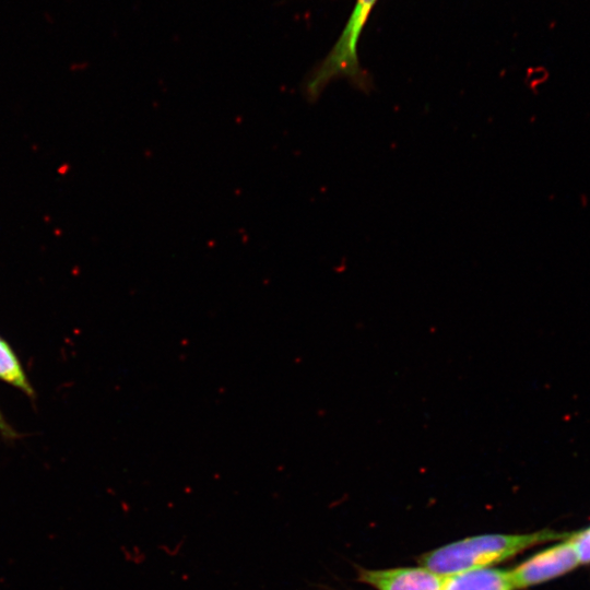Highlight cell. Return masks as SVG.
Wrapping results in <instances>:
<instances>
[{"mask_svg":"<svg viewBox=\"0 0 590 590\" xmlns=\"http://www.w3.org/2000/svg\"><path fill=\"white\" fill-rule=\"evenodd\" d=\"M573 533L544 529L529 533L477 534L426 552L420 556L418 563L441 576H448L492 567L534 545L564 540Z\"/></svg>","mask_w":590,"mask_h":590,"instance_id":"obj_1","label":"cell"},{"mask_svg":"<svg viewBox=\"0 0 590 590\" xmlns=\"http://www.w3.org/2000/svg\"><path fill=\"white\" fill-rule=\"evenodd\" d=\"M377 1H356L341 36L304 83V93L309 102H316L327 85L337 79H346L365 94L374 90L371 76L362 68L357 50L364 25Z\"/></svg>","mask_w":590,"mask_h":590,"instance_id":"obj_2","label":"cell"},{"mask_svg":"<svg viewBox=\"0 0 590 590\" xmlns=\"http://www.w3.org/2000/svg\"><path fill=\"white\" fill-rule=\"evenodd\" d=\"M573 534L511 568L516 590L546 582L578 567L580 563L574 546Z\"/></svg>","mask_w":590,"mask_h":590,"instance_id":"obj_3","label":"cell"},{"mask_svg":"<svg viewBox=\"0 0 590 590\" xmlns=\"http://www.w3.org/2000/svg\"><path fill=\"white\" fill-rule=\"evenodd\" d=\"M357 579L376 590H442L445 576L427 567L358 568Z\"/></svg>","mask_w":590,"mask_h":590,"instance_id":"obj_4","label":"cell"},{"mask_svg":"<svg viewBox=\"0 0 590 590\" xmlns=\"http://www.w3.org/2000/svg\"><path fill=\"white\" fill-rule=\"evenodd\" d=\"M442 590H516L510 569L485 567L445 576Z\"/></svg>","mask_w":590,"mask_h":590,"instance_id":"obj_5","label":"cell"},{"mask_svg":"<svg viewBox=\"0 0 590 590\" xmlns=\"http://www.w3.org/2000/svg\"><path fill=\"white\" fill-rule=\"evenodd\" d=\"M0 379L33 396V388L11 346L0 337Z\"/></svg>","mask_w":590,"mask_h":590,"instance_id":"obj_6","label":"cell"},{"mask_svg":"<svg viewBox=\"0 0 590 590\" xmlns=\"http://www.w3.org/2000/svg\"><path fill=\"white\" fill-rule=\"evenodd\" d=\"M574 546L581 564H590V527L586 530L574 532Z\"/></svg>","mask_w":590,"mask_h":590,"instance_id":"obj_7","label":"cell"},{"mask_svg":"<svg viewBox=\"0 0 590 590\" xmlns=\"http://www.w3.org/2000/svg\"><path fill=\"white\" fill-rule=\"evenodd\" d=\"M0 430L7 435V436H11L13 435V432L12 429L10 428V426L5 423L1 412H0Z\"/></svg>","mask_w":590,"mask_h":590,"instance_id":"obj_8","label":"cell"}]
</instances>
